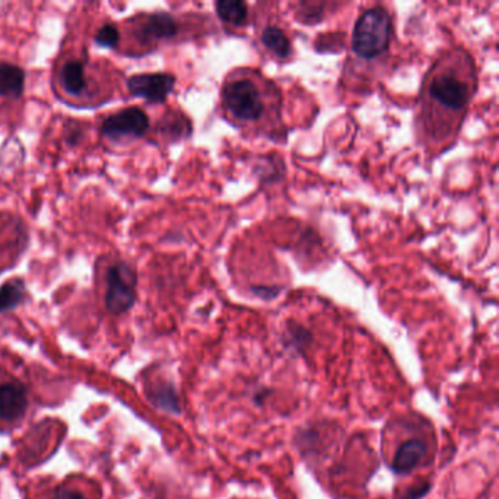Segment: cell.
I'll list each match as a JSON object with an SVG mask.
<instances>
[{"label":"cell","mask_w":499,"mask_h":499,"mask_svg":"<svg viewBox=\"0 0 499 499\" xmlns=\"http://www.w3.org/2000/svg\"><path fill=\"white\" fill-rule=\"evenodd\" d=\"M221 103L233 122L242 127H261L278 118L280 97L274 84L255 71L240 70L227 77Z\"/></svg>","instance_id":"1"},{"label":"cell","mask_w":499,"mask_h":499,"mask_svg":"<svg viewBox=\"0 0 499 499\" xmlns=\"http://www.w3.org/2000/svg\"><path fill=\"white\" fill-rule=\"evenodd\" d=\"M475 77L467 56L453 54L439 61L427 82L428 115L442 116L444 119H460L472 100Z\"/></svg>","instance_id":"2"},{"label":"cell","mask_w":499,"mask_h":499,"mask_svg":"<svg viewBox=\"0 0 499 499\" xmlns=\"http://www.w3.org/2000/svg\"><path fill=\"white\" fill-rule=\"evenodd\" d=\"M391 16L384 8H372L363 12L353 30L354 53L363 59H373L387 51L391 39Z\"/></svg>","instance_id":"3"},{"label":"cell","mask_w":499,"mask_h":499,"mask_svg":"<svg viewBox=\"0 0 499 499\" xmlns=\"http://www.w3.org/2000/svg\"><path fill=\"white\" fill-rule=\"evenodd\" d=\"M27 385L0 365V432H11L23 425L30 411Z\"/></svg>","instance_id":"4"},{"label":"cell","mask_w":499,"mask_h":499,"mask_svg":"<svg viewBox=\"0 0 499 499\" xmlns=\"http://www.w3.org/2000/svg\"><path fill=\"white\" fill-rule=\"evenodd\" d=\"M137 300V273L127 262L110 265L106 273L104 305L113 315H122Z\"/></svg>","instance_id":"5"},{"label":"cell","mask_w":499,"mask_h":499,"mask_svg":"<svg viewBox=\"0 0 499 499\" xmlns=\"http://www.w3.org/2000/svg\"><path fill=\"white\" fill-rule=\"evenodd\" d=\"M31 499H103L101 488L85 476L65 477L61 482L46 480L31 492Z\"/></svg>","instance_id":"6"},{"label":"cell","mask_w":499,"mask_h":499,"mask_svg":"<svg viewBox=\"0 0 499 499\" xmlns=\"http://www.w3.org/2000/svg\"><path fill=\"white\" fill-rule=\"evenodd\" d=\"M150 127V118L143 108H127L120 112L113 113L101 123V134L106 138H141Z\"/></svg>","instance_id":"7"},{"label":"cell","mask_w":499,"mask_h":499,"mask_svg":"<svg viewBox=\"0 0 499 499\" xmlns=\"http://www.w3.org/2000/svg\"><path fill=\"white\" fill-rule=\"evenodd\" d=\"M176 78L172 73H137L127 78V87L132 96L150 103H165L174 91Z\"/></svg>","instance_id":"8"},{"label":"cell","mask_w":499,"mask_h":499,"mask_svg":"<svg viewBox=\"0 0 499 499\" xmlns=\"http://www.w3.org/2000/svg\"><path fill=\"white\" fill-rule=\"evenodd\" d=\"M177 31L179 27L174 16L165 12H154L146 15L143 23L139 24L137 28V37L143 44H153V42L174 39Z\"/></svg>","instance_id":"9"},{"label":"cell","mask_w":499,"mask_h":499,"mask_svg":"<svg viewBox=\"0 0 499 499\" xmlns=\"http://www.w3.org/2000/svg\"><path fill=\"white\" fill-rule=\"evenodd\" d=\"M428 447L419 439H410L399 447L396 456L392 458V472L404 476L410 475L420 465V461L427 456Z\"/></svg>","instance_id":"10"},{"label":"cell","mask_w":499,"mask_h":499,"mask_svg":"<svg viewBox=\"0 0 499 499\" xmlns=\"http://www.w3.org/2000/svg\"><path fill=\"white\" fill-rule=\"evenodd\" d=\"M25 87V72L20 66L2 61L0 63V96L20 99Z\"/></svg>","instance_id":"11"},{"label":"cell","mask_w":499,"mask_h":499,"mask_svg":"<svg viewBox=\"0 0 499 499\" xmlns=\"http://www.w3.org/2000/svg\"><path fill=\"white\" fill-rule=\"evenodd\" d=\"M61 89L70 96H81L87 89L85 65L81 61H68L63 63L59 72Z\"/></svg>","instance_id":"12"},{"label":"cell","mask_w":499,"mask_h":499,"mask_svg":"<svg viewBox=\"0 0 499 499\" xmlns=\"http://www.w3.org/2000/svg\"><path fill=\"white\" fill-rule=\"evenodd\" d=\"M25 297V285L21 278H14L0 287V314L12 311L23 304Z\"/></svg>","instance_id":"13"},{"label":"cell","mask_w":499,"mask_h":499,"mask_svg":"<svg viewBox=\"0 0 499 499\" xmlns=\"http://www.w3.org/2000/svg\"><path fill=\"white\" fill-rule=\"evenodd\" d=\"M215 9L220 18L224 23L231 24L235 27H240L248 20V5L240 0H220L215 4Z\"/></svg>","instance_id":"14"},{"label":"cell","mask_w":499,"mask_h":499,"mask_svg":"<svg viewBox=\"0 0 499 499\" xmlns=\"http://www.w3.org/2000/svg\"><path fill=\"white\" fill-rule=\"evenodd\" d=\"M262 42L268 51L273 52L278 58L286 59L290 56L292 47H290V42L286 37L285 31L277 27H267L261 35Z\"/></svg>","instance_id":"15"},{"label":"cell","mask_w":499,"mask_h":499,"mask_svg":"<svg viewBox=\"0 0 499 499\" xmlns=\"http://www.w3.org/2000/svg\"><path fill=\"white\" fill-rule=\"evenodd\" d=\"M153 401L155 406L169 411V413H181L179 408V397L172 385L165 384L154 390Z\"/></svg>","instance_id":"16"},{"label":"cell","mask_w":499,"mask_h":499,"mask_svg":"<svg viewBox=\"0 0 499 499\" xmlns=\"http://www.w3.org/2000/svg\"><path fill=\"white\" fill-rule=\"evenodd\" d=\"M119 30L113 24H106L96 34V42L106 49H113L119 42Z\"/></svg>","instance_id":"17"},{"label":"cell","mask_w":499,"mask_h":499,"mask_svg":"<svg viewBox=\"0 0 499 499\" xmlns=\"http://www.w3.org/2000/svg\"><path fill=\"white\" fill-rule=\"evenodd\" d=\"M290 334V346L297 350H304L311 343L312 335L304 326H293L288 331Z\"/></svg>","instance_id":"18"},{"label":"cell","mask_w":499,"mask_h":499,"mask_svg":"<svg viewBox=\"0 0 499 499\" xmlns=\"http://www.w3.org/2000/svg\"><path fill=\"white\" fill-rule=\"evenodd\" d=\"M430 484L419 485V486H413L404 494L403 499H422L430 491Z\"/></svg>","instance_id":"19"}]
</instances>
